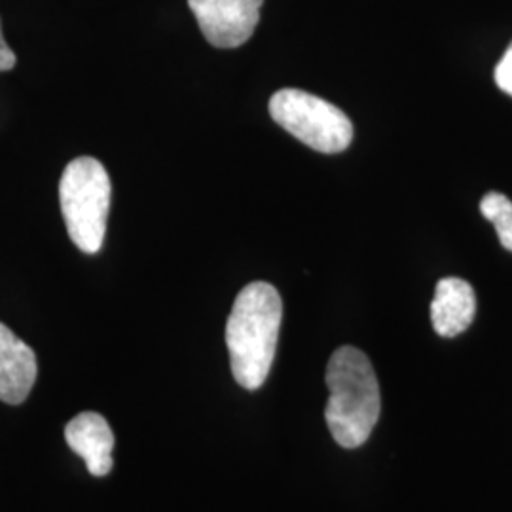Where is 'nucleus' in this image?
Returning a JSON list of instances; mask_svg holds the SVG:
<instances>
[{
	"instance_id": "1",
	"label": "nucleus",
	"mask_w": 512,
	"mask_h": 512,
	"mask_svg": "<svg viewBox=\"0 0 512 512\" xmlns=\"http://www.w3.org/2000/svg\"><path fill=\"white\" fill-rule=\"evenodd\" d=\"M283 302L274 285L255 281L238 294L226 323L232 374L241 387L255 391L274 365Z\"/></svg>"
},
{
	"instance_id": "2",
	"label": "nucleus",
	"mask_w": 512,
	"mask_h": 512,
	"mask_svg": "<svg viewBox=\"0 0 512 512\" xmlns=\"http://www.w3.org/2000/svg\"><path fill=\"white\" fill-rule=\"evenodd\" d=\"M330 397L325 418L330 435L342 448L363 446L376 427L382 399L370 359L361 349H336L327 366Z\"/></svg>"
},
{
	"instance_id": "3",
	"label": "nucleus",
	"mask_w": 512,
	"mask_h": 512,
	"mask_svg": "<svg viewBox=\"0 0 512 512\" xmlns=\"http://www.w3.org/2000/svg\"><path fill=\"white\" fill-rule=\"evenodd\" d=\"M110 194L109 173L99 160L80 156L65 167L59 203L69 238L82 253L95 255L105 241Z\"/></svg>"
},
{
	"instance_id": "4",
	"label": "nucleus",
	"mask_w": 512,
	"mask_h": 512,
	"mask_svg": "<svg viewBox=\"0 0 512 512\" xmlns=\"http://www.w3.org/2000/svg\"><path fill=\"white\" fill-rule=\"evenodd\" d=\"M270 114L306 147L323 154L342 152L353 141V124L329 101L302 90L285 88L272 95Z\"/></svg>"
},
{
	"instance_id": "5",
	"label": "nucleus",
	"mask_w": 512,
	"mask_h": 512,
	"mask_svg": "<svg viewBox=\"0 0 512 512\" xmlns=\"http://www.w3.org/2000/svg\"><path fill=\"white\" fill-rule=\"evenodd\" d=\"M264 0H188L203 37L215 48H238L253 37Z\"/></svg>"
},
{
	"instance_id": "6",
	"label": "nucleus",
	"mask_w": 512,
	"mask_h": 512,
	"mask_svg": "<svg viewBox=\"0 0 512 512\" xmlns=\"http://www.w3.org/2000/svg\"><path fill=\"white\" fill-rule=\"evenodd\" d=\"M35 351L0 323V401L21 404L37 382Z\"/></svg>"
},
{
	"instance_id": "7",
	"label": "nucleus",
	"mask_w": 512,
	"mask_h": 512,
	"mask_svg": "<svg viewBox=\"0 0 512 512\" xmlns=\"http://www.w3.org/2000/svg\"><path fill=\"white\" fill-rule=\"evenodd\" d=\"M65 440L74 454L86 461L93 476H107L112 471L114 433L109 421L97 412H82L65 427Z\"/></svg>"
},
{
	"instance_id": "8",
	"label": "nucleus",
	"mask_w": 512,
	"mask_h": 512,
	"mask_svg": "<svg viewBox=\"0 0 512 512\" xmlns=\"http://www.w3.org/2000/svg\"><path fill=\"white\" fill-rule=\"evenodd\" d=\"M476 313L473 287L459 277H444L437 283L431 302L433 329L442 338H454L471 327Z\"/></svg>"
},
{
	"instance_id": "9",
	"label": "nucleus",
	"mask_w": 512,
	"mask_h": 512,
	"mask_svg": "<svg viewBox=\"0 0 512 512\" xmlns=\"http://www.w3.org/2000/svg\"><path fill=\"white\" fill-rule=\"evenodd\" d=\"M480 211L486 219L490 220L497 230V236L501 245L512 251V202L499 194V192H488L482 202H480Z\"/></svg>"
},
{
	"instance_id": "10",
	"label": "nucleus",
	"mask_w": 512,
	"mask_h": 512,
	"mask_svg": "<svg viewBox=\"0 0 512 512\" xmlns=\"http://www.w3.org/2000/svg\"><path fill=\"white\" fill-rule=\"evenodd\" d=\"M495 82L503 92L512 95V44L495 67Z\"/></svg>"
},
{
	"instance_id": "11",
	"label": "nucleus",
	"mask_w": 512,
	"mask_h": 512,
	"mask_svg": "<svg viewBox=\"0 0 512 512\" xmlns=\"http://www.w3.org/2000/svg\"><path fill=\"white\" fill-rule=\"evenodd\" d=\"M16 54L10 50V46L4 42L2 31H0V71H10L16 65Z\"/></svg>"
}]
</instances>
